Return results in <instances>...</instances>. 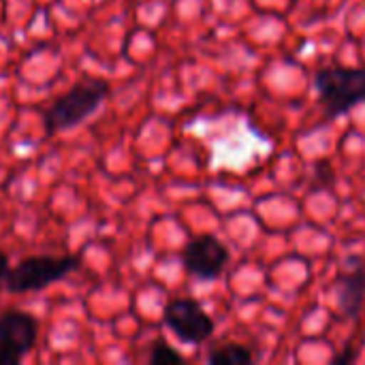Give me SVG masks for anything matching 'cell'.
I'll return each instance as SVG.
<instances>
[{
	"label": "cell",
	"mask_w": 365,
	"mask_h": 365,
	"mask_svg": "<svg viewBox=\"0 0 365 365\" xmlns=\"http://www.w3.org/2000/svg\"><path fill=\"white\" fill-rule=\"evenodd\" d=\"M109 83L103 79H81L66 94L56 98L45 111V128L49 135L68 130L88 120L107 98Z\"/></svg>",
	"instance_id": "obj_1"
},
{
	"label": "cell",
	"mask_w": 365,
	"mask_h": 365,
	"mask_svg": "<svg viewBox=\"0 0 365 365\" xmlns=\"http://www.w3.org/2000/svg\"><path fill=\"white\" fill-rule=\"evenodd\" d=\"M325 113L338 118L365 103V66H325L314 75Z\"/></svg>",
	"instance_id": "obj_2"
},
{
	"label": "cell",
	"mask_w": 365,
	"mask_h": 365,
	"mask_svg": "<svg viewBox=\"0 0 365 365\" xmlns=\"http://www.w3.org/2000/svg\"><path fill=\"white\" fill-rule=\"evenodd\" d=\"M79 267V257H28L9 269L4 287L9 293L21 295L30 291H43L49 284L62 280Z\"/></svg>",
	"instance_id": "obj_3"
},
{
	"label": "cell",
	"mask_w": 365,
	"mask_h": 365,
	"mask_svg": "<svg viewBox=\"0 0 365 365\" xmlns=\"http://www.w3.org/2000/svg\"><path fill=\"white\" fill-rule=\"evenodd\" d=\"M165 325L186 344H203L214 334V321L195 299H175L165 308Z\"/></svg>",
	"instance_id": "obj_4"
},
{
	"label": "cell",
	"mask_w": 365,
	"mask_h": 365,
	"mask_svg": "<svg viewBox=\"0 0 365 365\" xmlns=\"http://www.w3.org/2000/svg\"><path fill=\"white\" fill-rule=\"evenodd\" d=\"M182 261L195 278L214 280L222 274L229 261V250L216 235H199L186 244Z\"/></svg>",
	"instance_id": "obj_5"
},
{
	"label": "cell",
	"mask_w": 365,
	"mask_h": 365,
	"mask_svg": "<svg viewBox=\"0 0 365 365\" xmlns=\"http://www.w3.org/2000/svg\"><path fill=\"white\" fill-rule=\"evenodd\" d=\"M38 336V323L34 317L19 312V310H6L0 317V342L13 349L17 355L26 357Z\"/></svg>",
	"instance_id": "obj_6"
},
{
	"label": "cell",
	"mask_w": 365,
	"mask_h": 365,
	"mask_svg": "<svg viewBox=\"0 0 365 365\" xmlns=\"http://www.w3.org/2000/svg\"><path fill=\"white\" fill-rule=\"evenodd\" d=\"M338 308L344 317L357 319L364 310L365 299V263L357 259L353 267L338 282Z\"/></svg>",
	"instance_id": "obj_7"
},
{
	"label": "cell",
	"mask_w": 365,
	"mask_h": 365,
	"mask_svg": "<svg viewBox=\"0 0 365 365\" xmlns=\"http://www.w3.org/2000/svg\"><path fill=\"white\" fill-rule=\"evenodd\" d=\"M207 361L212 365H250L255 364V355L248 346L231 342V344H222L214 349Z\"/></svg>",
	"instance_id": "obj_8"
},
{
	"label": "cell",
	"mask_w": 365,
	"mask_h": 365,
	"mask_svg": "<svg viewBox=\"0 0 365 365\" xmlns=\"http://www.w3.org/2000/svg\"><path fill=\"white\" fill-rule=\"evenodd\" d=\"M150 364L152 365H175V364H184V357L173 351L169 344L165 342H156L154 349H152V355H150Z\"/></svg>",
	"instance_id": "obj_9"
},
{
	"label": "cell",
	"mask_w": 365,
	"mask_h": 365,
	"mask_svg": "<svg viewBox=\"0 0 365 365\" xmlns=\"http://www.w3.org/2000/svg\"><path fill=\"white\" fill-rule=\"evenodd\" d=\"M21 359H24L21 355H17L13 349L0 342V365H17L21 364Z\"/></svg>",
	"instance_id": "obj_10"
},
{
	"label": "cell",
	"mask_w": 365,
	"mask_h": 365,
	"mask_svg": "<svg viewBox=\"0 0 365 365\" xmlns=\"http://www.w3.org/2000/svg\"><path fill=\"white\" fill-rule=\"evenodd\" d=\"M355 359H357V353H355V351H346V353H342V355H336V357L331 359V364L334 365L353 364Z\"/></svg>",
	"instance_id": "obj_11"
},
{
	"label": "cell",
	"mask_w": 365,
	"mask_h": 365,
	"mask_svg": "<svg viewBox=\"0 0 365 365\" xmlns=\"http://www.w3.org/2000/svg\"><path fill=\"white\" fill-rule=\"evenodd\" d=\"M9 257L0 250V287L4 284V280H6V274H9Z\"/></svg>",
	"instance_id": "obj_12"
}]
</instances>
